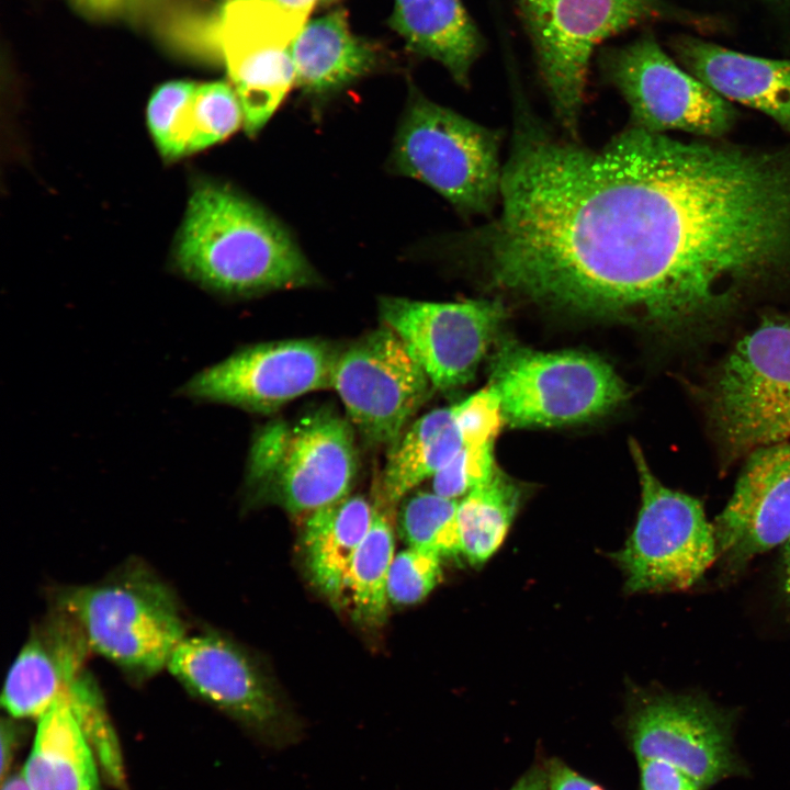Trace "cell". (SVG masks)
Here are the masks:
<instances>
[{
	"label": "cell",
	"instance_id": "obj_1",
	"mask_svg": "<svg viewBox=\"0 0 790 790\" xmlns=\"http://www.w3.org/2000/svg\"><path fill=\"white\" fill-rule=\"evenodd\" d=\"M174 257L188 278L226 295L318 282L315 270L275 219L217 184L199 185L191 195Z\"/></svg>",
	"mask_w": 790,
	"mask_h": 790
},
{
	"label": "cell",
	"instance_id": "obj_2",
	"mask_svg": "<svg viewBox=\"0 0 790 790\" xmlns=\"http://www.w3.org/2000/svg\"><path fill=\"white\" fill-rule=\"evenodd\" d=\"M701 398L722 465L790 442V317L764 316L711 370Z\"/></svg>",
	"mask_w": 790,
	"mask_h": 790
},
{
	"label": "cell",
	"instance_id": "obj_3",
	"mask_svg": "<svg viewBox=\"0 0 790 790\" xmlns=\"http://www.w3.org/2000/svg\"><path fill=\"white\" fill-rule=\"evenodd\" d=\"M55 605L77 621L92 652L133 680L168 667L188 635L173 589L140 562H127L97 583L63 589Z\"/></svg>",
	"mask_w": 790,
	"mask_h": 790
},
{
	"label": "cell",
	"instance_id": "obj_4",
	"mask_svg": "<svg viewBox=\"0 0 790 790\" xmlns=\"http://www.w3.org/2000/svg\"><path fill=\"white\" fill-rule=\"evenodd\" d=\"M358 466L354 428L331 407L274 419L257 431L249 450L248 499L312 514L349 495Z\"/></svg>",
	"mask_w": 790,
	"mask_h": 790
},
{
	"label": "cell",
	"instance_id": "obj_5",
	"mask_svg": "<svg viewBox=\"0 0 790 790\" xmlns=\"http://www.w3.org/2000/svg\"><path fill=\"white\" fill-rule=\"evenodd\" d=\"M503 133L414 93L397 129L391 161L465 216L489 218L499 203Z\"/></svg>",
	"mask_w": 790,
	"mask_h": 790
},
{
	"label": "cell",
	"instance_id": "obj_6",
	"mask_svg": "<svg viewBox=\"0 0 790 790\" xmlns=\"http://www.w3.org/2000/svg\"><path fill=\"white\" fill-rule=\"evenodd\" d=\"M489 377L505 422L515 427L586 421L627 397L622 380L595 354L542 352L510 340L497 347Z\"/></svg>",
	"mask_w": 790,
	"mask_h": 790
},
{
	"label": "cell",
	"instance_id": "obj_7",
	"mask_svg": "<svg viewBox=\"0 0 790 790\" xmlns=\"http://www.w3.org/2000/svg\"><path fill=\"white\" fill-rule=\"evenodd\" d=\"M541 80L564 135L578 139L596 47L658 13L655 0H517Z\"/></svg>",
	"mask_w": 790,
	"mask_h": 790
},
{
	"label": "cell",
	"instance_id": "obj_8",
	"mask_svg": "<svg viewBox=\"0 0 790 790\" xmlns=\"http://www.w3.org/2000/svg\"><path fill=\"white\" fill-rule=\"evenodd\" d=\"M630 450L641 486V507L625 546L613 556L630 592L677 591L697 584L718 558L714 527L702 503L666 487L639 443Z\"/></svg>",
	"mask_w": 790,
	"mask_h": 790
},
{
	"label": "cell",
	"instance_id": "obj_9",
	"mask_svg": "<svg viewBox=\"0 0 790 790\" xmlns=\"http://www.w3.org/2000/svg\"><path fill=\"white\" fill-rule=\"evenodd\" d=\"M601 68L625 101L633 127L713 139L734 124L731 102L675 64L651 36L608 50Z\"/></svg>",
	"mask_w": 790,
	"mask_h": 790
},
{
	"label": "cell",
	"instance_id": "obj_10",
	"mask_svg": "<svg viewBox=\"0 0 790 790\" xmlns=\"http://www.w3.org/2000/svg\"><path fill=\"white\" fill-rule=\"evenodd\" d=\"M432 384L400 338L383 325L339 350L331 388L371 445H391L426 402Z\"/></svg>",
	"mask_w": 790,
	"mask_h": 790
},
{
	"label": "cell",
	"instance_id": "obj_11",
	"mask_svg": "<svg viewBox=\"0 0 790 790\" xmlns=\"http://www.w3.org/2000/svg\"><path fill=\"white\" fill-rule=\"evenodd\" d=\"M307 18L269 0H227L219 11L216 45L250 135L263 127L295 83L292 45Z\"/></svg>",
	"mask_w": 790,
	"mask_h": 790
},
{
	"label": "cell",
	"instance_id": "obj_12",
	"mask_svg": "<svg viewBox=\"0 0 790 790\" xmlns=\"http://www.w3.org/2000/svg\"><path fill=\"white\" fill-rule=\"evenodd\" d=\"M168 669L194 697L239 722L268 747L282 749L301 737V725L255 661L214 631L187 635Z\"/></svg>",
	"mask_w": 790,
	"mask_h": 790
},
{
	"label": "cell",
	"instance_id": "obj_13",
	"mask_svg": "<svg viewBox=\"0 0 790 790\" xmlns=\"http://www.w3.org/2000/svg\"><path fill=\"white\" fill-rule=\"evenodd\" d=\"M339 350L318 338L252 345L195 374L182 393L270 413L306 393L331 387Z\"/></svg>",
	"mask_w": 790,
	"mask_h": 790
},
{
	"label": "cell",
	"instance_id": "obj_14",
	"mask_svg": "<svg viewBox=\"0 0 790 790\" xmlns=\"http://www.w3.org/2000/svg\"><path fill=\"white\" fill-rule=\"evenodd\" d=\"M733 714L692 693L644 695L628 721L637 759L666 761L708 788L745 772L733 744Z\"/></svg>",
	"mask_w": 790,
	"mask_h": 790
},
{
	"label": "cell",
	"instance_id": "obj_15",
	"mask_svg": "<svg viewBox=\"0 0 790 790\" xmlns=\"http://www.w3.org/2000/svg\"><path fill=\"white\" fill-rule=\"evenodd\" d=\"M379 315L440 391L471 381L505 317L496 300L426 302L382 297Z\"/></svg>",
	"mask_w": 790,
	"mask_h": 790
},
{
	"label": "cell",
	"instance_id": "obj_16",
	"mask_svg": "<svg viewBox=\"0 0 790 790\" xmlns=\"http://www.w3.org/2000/svg\"><path fill=\"white\" fill-rule=\"evenodd\" d=\"M713 527L718 558L731 573L790 538V442L763 447L746 456Z\"/></svg>",
	"mask_w": 790,
	"mask_h": 790
},
{
	"label": "cell",
	"instance_id": "obj_17",
	"mask_svg": "<svg viewBox=\"0 0 790 790\" xmlns=\"http://www.w3.org/2000/svg\"><path fill=\"white\" fill-rule=\"evenodd\" d=\"M89 652L77 621L55 605L31 631L8 672L1 696L8 714L37 720L84 670Z\"/></svg>",
	"mask_w": 790,
	"mask_h": 790
},
{
	"label": "cell",
	"instance_id": "obj_18",
	"mask_svg": "<svg viewBox=\"0 0 790 790\" xmlns=\"http://www.w3.org/2000/svg\"><path fill=\"white\" fill-rule=\"evenodd\" d=\"M686 69L730 102L755 109L790 133V60L742 54L687 38L678 44Z\"/></svg>",
	"mask_w": 790,
	"mask_h": 790
},
{
	"label": "cell",
	"instance_id": "obj_19",
	"mask_svg": "<svg viewBox=\"0 0 790 790\" xmlns=\"http://www.w3.org/2000/svg\"><path fill=\"white\" fill-rule=\"evenodd\" d=\"M295 84L312 94L334 92L375 69L377 47L354 34L345 10L306 22L292 45Z\"/></svg>",
	"mask_w": 790,
	"mask_h": 790
},
{
	"label": "cell",
	"instance_id": "obj_20",
	"mask_svg": "<svg viewBox=\"0 0 790 790\" xmlns=\"http://www.w3.org/2000/svg\"><path fill=\"white\" fill-rule=\"evenodd\" d=\"M390 23L413 53L438 61L467 86L482 38L461 0H394Z\"/></svg>",
	"mask_w": 790,
	"mask_h": 790
},
{
	"label": "cell",
	"instance_id": "obj_21",
	"mask_svg": "<svg viewBox=\"0 0 790 790\" xmlns=\"http://www.w3.org/2000/svg\"><path fill=\"white\" fill-rule=\"evenodd\" d=\"M374 507L361 495H348L309 514L302 553L313 585L334 602H342L346 576L365 538Z\"/></svg>",
	"mask_w": 790,
	"mask_h": 790
},
{
	"label": "cell",
	"instance_id": "obj_22",
	"mask_svg": "<svg viewBox=\"0 0 790 790\" xmlns=\"http://www.w3.org/2000/svg\"><path fill=\"white\" fill-rule=\"evenodd\" d=\"M99 763L61 695L37 719L33 746L22 770L30 790H100Z\"/></svg>",
	"mask_w": 790,
	"mask_h": 790
},
{
	"label": "cell",
	"instance_id": "obj_23",
	"mask_svg": "<svg viewBox=\"0 0 790 790\" xmlns=\"http://www.w3.org/2000/svg\"><path fill=\"white\" fill-rule=\"evenodd\" d=\"M388 448L382 484L386 500L396 504L463 448L452 406L424 415Z\"/></svg>",
	"mask_w": 790,
	"mask_h": 790
},
{
	"label": "cell",
	"instance_id": "obj_24",
	"mask_svg": "<svg viewBox=\"0 0 790 790\" xmlns=\"http://www.w3.org/2000/svg\"><path fill=\"white\" fill-rule=\"evenodd\" d=\"M521 489L498 467L458 505L461 555L472 565L486 562L503 543L517 514Z\"/></svg>",
	"mask_w": 790,
	"mask_h": 790
},
{
	"label": "cell",
	"instance_id": "obj_25",
	"mask_svg": "<svg viewBox=\"0 0 790 790\" xmlns=\"http://www.w3.org/2000/svg\"><path fill=\"white\" fill-rule=\"evenodd\" d=\"M394 532L384 511L374 508L371 527L358 548L345 582L342 602L358 622L376 627L387 613V579L394 558Z\"/></svg>",
	"mask_w": 790,
	"mask_h": 790
},
{
	"label": "cell",
	"instance_id": "obj_26",
	"mask_svg": "<svg viewBox=\"0 0 790 790\" xmlns=\"http://www.w3.org/2000/svg\"><path fill=\"white\" fill-rule=\"evenodd\" d=\"M61 695L91 744L104 777L115 788L124 789L122 751L95 679L84 669Z\"/></svg>",
	"mask_w": 790,
	"mask_h": 790
},
{
	"label": "cell",
	"instance_id": "obj_27",
	"mask_svg": "<svg viewBox=\"0 0 790 790\" xmlns=\"http://www.w3.org/2000/svg\"><path fill=\"white\" fill-rule=\"evenodd\" d=\"M456 499L432 493H417L402 503L398 530L408 546L442 556L461 554Z\"/></svg>",
	"mask_w": 790,
	"mask_h": 790
},
{
	"label": "cell",
	"instance_id": "obj_28",
	"mask_svg": "<svg viewBox=\"0 0 790 790\" xmlns=\"http://www.w3.org/2000/svg\"><path fill=\"white\" fill-rule=\"evenodd\" d=\"M196 86L189 81H171L159 87L150 98L148 126L165 158L189 154L192 133L190 106Z\"/></svg>",
	"mask_w": 790,
	"mask_h": 790
},
{
	"label": "cell",
	"instance_id": "obj_29",
	"mask_svg": "<svg viewBox=\"0 0 790 790\" xmlns=\"http://www.w3.org/2000/svg\"><path fill=\"white\" fill-rule=\"evenodd\" d=\"M189 153L204 149L233 134L242 123L244 112L235 89L225 82L196 86L191 99Z\"/></svg>",
	"mask_w": 790,
	"mask_h": 790
},
{
	"label": "cell",
	"instance_id": "obj_30",
	"mask_svg": "<svg viewBox=\"0 0 790 790\" xmlns=\"http://www.w3.org/2000/svg\"><path fill=\"white\" fill-rule=\"evenodd\" d=\"M441 556L436 552L408 546L392 562L387 595L396 605H413L422 600L441 580Z\"/></svg>",
	"mask_w": 790,
	"mask_h": 790
},
{
	"label": "cell",
	"instance_id": "obj_31",
	"mask_svg": "<svg viewBox=\"0 0 790 790\" xmlns=\"http://www.w3.org/2000/svg\"><path fill=\"white\" fill-rule=\"evenodd\" d=\"M452 408L463 448L469 451L493 450L495 438L505 422L496 392L488 386Z\"/></svg>",
	"mask_w": 790,
	"mask_h": 790
},
{
	"label": "cell",
	"instance_id": "obj_32",
	"mask_svg": "<svg viewBox=\"0 0 790 790\" xmlns=\"http://www.w3.org/2000/svg\"><path fill=\"white\" fill-rule=\"evenodd\" d=\"M642 790H704L691 776L659 759H637Z\"/></svg>",
	"mask_w": 790,
	"mask_h": 790
},
{
	"label": "cell",
	"instance_id": "obj_33",
	"mask_svg": "<svg viewBox=\"0 0 790 790\" xmlns=\"http://www.w3.org/2000/svg\"><path fill=\"white\" fill-rule=\"evenodd\" d=\"M473 488L462 448L455 456L432 476V492L441 497L456 499Z\"/></svg>",
	"mask_w": 790,
	"mask_h": 790
},
{
	"label": "cell",
	"instance_id": "obj_34",
	"mask_svg": "<svg viewBox=\"0 0 790 790\" xmlns=\"http://www.w3.org/2000/svg\"><path fill=\"white\" fill-rule=\"evenodd\" d=\"M550 790H603L591 780L577 774L558 758L545 763Z\"/></svg>",
	"mask_w": 790,
	"mask_h": 790
},
{
	"label": "cell",
	"instance_id": "obj_35",
	"mask_svg": "<svg viewBox=\"0 0 790 790\" xmlns=\"http://www.w3.org/2000/svg\"><path fill=\"white\" fill-rule=\"evenodd\" d=\"M11 719H2L1 721V780H5V776L10 768L13 751L16 746L18 726Z\"/></svg>",
	"mask_w": 790,
	"mask_h": 790
},
{
	"label": "cell",
	"instance_id": "obj_36",
	"mask_svg": "<svg viewBox=\"0 0 790 790\" xmlns=\"http://www.w3.org/2000/svg\"><path fill=\"white\" fill-rule=\"evenodd\" d=\"M510 790H550L546 765H533Z\"/></svg>",
	"mask_w": 790,
	"mask_h": 790
},
{
	"label": "cell",
	"instance_id": "obj_37",
	"mask_svg": "<svg viewBox=\"0 0 790 790\" xmlns=\"http://www.w3.org/2000/svg\"><path fill=\"white\" fill-rule=\"evenodd\" d=\"M279 7L293 12H301L309 14L311 11L317 5H327L336 2L337 0H269Z\"/></svg>",
	"mask_w": 790,
	"mask_h": 790
},
{
	"label": "cell",
	"instance_id": "obj_38",
	"mask_svg": "<svg viewBox=\"0 0 790 790\" xmlns=\"http://www.w3.org/2000/svg\"><path fill=\"white\" fill-rule=\"evenodd\" d=\"M77 3L86 9L94 10V11H106L110 9H114L121 4L125 0H76Z\"/></svg>",
	"mask_w": 790,
	"mask_h": 790
},
{
	"label": "cell",
	"instance_id": "obj_39",
	"mask_svg": "<svg viewBox=\"0 0 790 790\" xmlns=\"http://www.w3.org/2000/svg\"><path fill=\"white\" fill-rule=\"evenodd\" d=\"M782 578L785 592L790 598V538L783 543Z\"/></svg>",
	"mask_w": 790,
	"mask_h": 790
},
{
	"label": "cell",
	"instance_id": "obj_40",
	"mask_svg": "<svg viewBox=\"0 0 790 790\" xmlns=\"http://www.w3.org/2000/svg\"><path fill=\"white\" fill-rule=\"evenodd\" d=\"M2 790H30V788L23 778L22 771H20L19 774L11 775L3 781Z\"/></svg>",
	"mask_w": 790,
	"mask_h": 790
}]
</instances>
